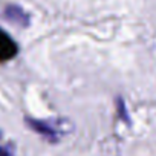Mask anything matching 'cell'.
<instances>
[{
	"mask_svg": "<svg viewBox=\"0 0 156 156\" xmlns=\"http://www.w3.org/2000/svg\"><path fill=\"white\" fill-rule=\"evenodd\" d=\"M17 55V44L14 40L9 38V35L0 29V61H6L9 58H14Z\"/></svg>",
	"mask_w": 156,
	"mask_h": 156,
	"instance_id": "6da1fadb",
	"label": "cell"
},
{
	"mask_svg": "<svg viewBox=\"0 0 156 156\" xmlns=\"http://www.w3.org/2000/svg\"><path fill=\"white\" fill-rule=\"evenodd\" d=\"M26 122H28V126H29L32 130H35V132L40 133L41 136L48 138L49 141L54 142V141L58 139V133H57V130H55L51 124H48V122H44V121L32 119V118H26Z\"/></svg>",
	"mask_w": 156,
	"mask_h": 156,
	"instance_id": "7a4b0ae2",
	"label": "cell"
},
{
	"mask_svg": "<svg viewBox=\"0 0 156 156\" xmlns=\"http://www.w3.org/2000/svg\"><path fill=\"white\" fill-rule=\"evenodd\" d=\"M3 14H5V17L8 20H11V22H14V23H17L20 26H28V23H29V17L25 14V11L22 8H19L16 5L6 6V9H5Z\"/></svg>",
	"mask_w": 156,
	"mask_h": 156,
	"instance_id": "3957f363",
	"label": "cell"
},
{
	"mask_svg": "<svg viewBox=\"0 0 156 156\" xmlns=\"http://www.w3.org/2000/svg\"><path fill=\"white\" fill-rule=\"evenodd\" d=\"M0 156H12V150L8 147H2L0 145Z\"/></svg>",
	"mask_w": 156,
	"mask_h": 156,
	"instance_id": "277c9868",
	"label": "cell"
}]
</instances>
